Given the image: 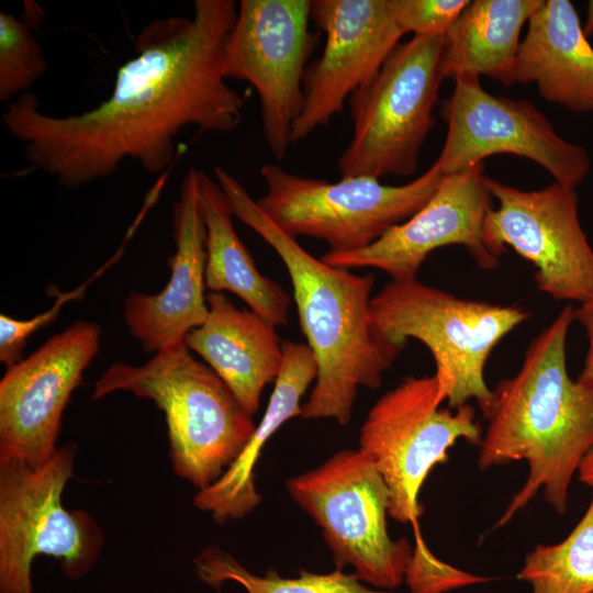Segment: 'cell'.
<instances>
[{
	"instance_id": "obj_28",
	"label": "cell",
	"mask_w": 593,
	"mask_h": 593,
	"mask_svg": "<svg viewBox=\"0 0 593 593\" xmlns=\"http://www.w3.org/2000/svg\"><path fill=\"white\" fill-rule=\"evenodd\" d=\"M66 301V296H59L58 302L49 311L31 320H16L5 314L0 315V361L7 368L23 359L22 353L27 338L34 332L51 323L58 314L60 305Z\"/></svg>"
},
{
	"instance_id": "obj_27",
	"label": "cell",
	"mask_w": 593,
	"mask_h": 593,
	"mask_svg": "<svg viewBox=\"0 0 593 593\" xmlns=\"http://www.w3.org/2000/svg\"><path fill=\"white\" fill-rule=\"evenodd\" d=\"M469 0H390L394 19L404 34L445 35Z\"/></svg>"
},
{
	"instance_id": "obj_1",
	"label": "cell",
	"mask_w": 593,
	"mask_h": 593,
	"mask_svg": "<svg viewBox=\"0 0 593 593\" xmlns=\"http://www.w3.org/2000/svg\"><path fill=\"white\" fill-rule=\"evenodd\" d=\"M237 9L234 0H195L191 16L148 22L108 99L53 115L29 91L7 104L4 127L32 167L67 188L108 178L125 160L164 172L184 128L231 132L242 122L245 100L227 85L223 59Z\"/></svg>"
},
{
	"instance_id": "obj_25",
	"label": "cell",
	"mask_w": 593,
	"mask_h": 593,
	"mask_svg": "<svg viewBox=\"0 0 593 593\" xmlns=\"http://www.w3.org/2000/svg\"><path fill=\"white\" fill-rule=\"evenodd\" d=\"M35 4H29V18L0 12V101L7 104L29 92L49 67L32 31L33 16L40 14Z\"/></svg>"
},
{
	"instance_id": "obj_12",
	"label": "cell",
	"mask_w": 593,
	"mask_h": 593,
	"mask_svg": "<svg viewBox=\"0 0 593 593\" xmlns=\"http://www.w3.org/2000/svg\"><path fill=\"white\" fill-rule=\"evenodd\" d=\"M497 201L482 237L500 257L512 248L535 268L537 289L559 301L583 302L593 293V248L582 228L573 188L553 182L522 190L484 176Z\"/></svg>"
},
{
	"instance_id": "obj_13",
	"label": "cell",
	"mask_w": 593,
	"mask_h": 593,
	"mask_svg": "<svg viewBox=\"0 0 593 593\" xmlns=\"http://www.w3.org/2000/svg\"><path fill=\"white\" fill-rule=\"evenodd\" d=\"M454 81L440 109L448 127L435 164L444 176L506 154L533 160L566 187L574 189L586 177L591 163L585 148L562 138L533 102L491 94L475 76Z\"/></svg>"
},
{
	"instance_id": "obj_9",
	"label": "cell",
	"mask_w": 593,
	"mask_h": 593,
	"mask_svg": "<svg viewBox=\"0 0 593 593\" xmlns=\"http://www.w3.org/2000/svg\"><path fill=\"white\" fill-rule=\"evenodd\" d=\"M260 176L267 186L256 200L261 211L291 237L321 239L333 254L363 249L409 220L430 200L444 177L435 163L401 186L368 177L329 182L277 164L264 165Z\"/></svg>"
},
{
	"instance_id": "obj_14",
	"label": "cell",
	"mask_w": 593,
	"mask_h": 593,
	"mask_svg": "<svg viewBox=\"0 0 593 593\" xmlns=\"http://www.w3.org/2000/svg\"><path fill=\"white\" fill-rule=\"evenodd\" d=\"M101 328L78 321L53 335L0 380V458L36 467L57 449L63 412L100 349Z\"/></svg>"
},
{
	"instance_id": "obj_2",
	"label": "cell",
	"mask_w": 593,
	"mask_h": 593,
	"mask_svg": "<svg viewBox=\"0 0 593 593\" xmlns=\"http://www.w3.org/2000/svg\"><path fill=\"white\" fill-rule=\"evenodd\" d=\"M574 309L566 305L529 343L518 371L502 379L480 409L486 428L479 468L528 465V477L495 527L510 523L539 491L558 514H566L572 479L593 449V380H572L567 369Z\"/></svg>"
},
{
	"instance_id": "obj_20",
	"label": "cell",
	"mask_w": 593,
	"mask_h": 593,
	"mask_svg": "<svg viewBox=\"0 0 593 593\" xmlns=\"http://www.w3.org/2000/svg\"><path fill=\"white\" fill-rule=\"evenodd\" d=\"M284 360L265 414L239 457L193 503L220 524L249 514L261 501L255 467L269 438L290 418L302 415L301 399L317 377V362L307 344L283 343Z\"/></svg>"
},
{
	"instance_id": "obj_22",
	"label": "cell",
	"mask_w": 593,
	"mask_h": 593,
	"mask_svg": "<svg viewBox=\"0 0 593 593\" xmlns=\"http://www.w3.org/2000/svg\"><path fill=\"white\" fill-rule=\"evenodd\" d=\"M199 195L206 228V288L233 292L276 327L288 324L290 296L279 283L259 272L233 226L234 214L225 193L202 170Z\"/></svg>"
},
{
	"instance_id": "obj_6",
	"label": "cell",
	"mask_w": 593,
	"mask_h": 593,
	"mask_svg": "<svg viewBox=\"0 0 593 593\" xmlns=\"http://www.w3.org/2000/svg\"><path fill=\"white\" fill-rule=\"evenodd\" d=\"M77 450L76 443L57 447L36 467L0 458V593H32V563L41 555L57 559L72 580L98 561L101 527L85 510L61 503Z\"/></svg>"
},
{
	"instance_id": "obj_8",
	"label": "cell",
	"mask_w": 593,
	"mask_h": 593,
	"mask_svg": "<svg viewBox=\"0 0 593 593\" xmlns=\"http://www.w3.org/2000/svg\"><path fill=\"white\" fill-rule=\"evenodd\" d=\"M286 485L321 528L338 570L350 566L361 582L380 590L404 582L413 548L388 533L389 490L367 454L343 449Z\"/></svg>"
},
{
	"instance_id": "obj_31",
	"label": "cell",
	"mask_w": 593,
	"mask_h": 593,
	"mask_svg": "<svg viewBox=\"0 0 593 593\" xmlns=\"http://www.w3.org/2000/svg\"><path fill=\"white\" fill-rule=\"evenodd\" d=\"M583 32L586 37L593 35V0L588 2L586 20L583 25Z\"/></svg>"
},
{
	"instance_id": "obj_17",
	"label": "cell",
	"mask_w": 593,
	"mask_h": 593,
	"mask_svg": "<svg viewBox=\"0 0 593 593\" xmlns=\"http://www.w3.org/2000/svg\"><path fill=\"white\" fill-rule=\"evenodd\" d=\"M175 254L168 259L170 277L156 294L131 292L124 318L146 353L183 342L209 313L205 294L206 228L199 195V169L190 168L174 205Z\"/></svg>"
},
{
	"instance_id": "obj_23",
	"label": "cell",
	"mask_w": 593,
	"mask_h": 593,
	"mask_svg": "<svg viewBox=\"0 0 593 593\" xmlns=\"http://www.w3.org/2000/svg\"><path fill=\"white\" fill-rule=\"evenodd\" d=\"M517 578L533 593H593V493L571 533L558 544L536 545Z\"/></svg>"
},
{
	"instance_id": "obj_5",
	"label": "cell",
	"mask_w": 593,
	"mask_h": 593,
	"mask_svg": "<svg viewBox=\"0 0 593 593\" xmlns=\"http://www.w3.org/2000/svg\"><path fill=\"white\" fill-rule=\"evenodd\" d=\"M379 332L405 347L423 343L435 361L439 398L449 409L474 399L482 409L491 399L486 361L497 344L529 318L517 305L456 296L418 279L390 280L371 299Z\"/></svg>"
},
{
	"instance_id": "obj_3",
	"label": "cell",
	"mask_w": 593,
	"mask_h": 593,
	"mask_svg": "<svg viewBox=\"0 0 593 593\" xmlns=\"http://www.w3.org/2000/svg\"><path fill=\"white\" fill-rule=\"evenodd\" d=\"M214 176L234 216L273 248L290 276L300 326L317 362L301 416L348 424L358 390L378 389L404 348L388 340L374 324L373 275H356L312 256L261 211L232 174L215 166Z\"/></svg>"
},
{
	"instance_id": "obj_24",
	"label": "cell",
	"mask_w": 593,
	"mask_h": 593,
	"mask_svg": "<svg viewBox=\"0 0 593 593\" xmlns=\"http://www.w3.org/2000/svg\"><path fill=\"white\" fill-rule=\"evenodd\" d=\"M199 578L219 589L226 581H234L245 593H393L370 589L353 573L335 570L317 574L301 570L298 578H282L273 569L264 577L250 573L234 557L215 546L205 548L194 560Z\"/></svg>"
},
{
	"instance_id": "obj_10",
	"label": "cell",
	"mask_w": 593,
	"mask_h": 593,
	"mask_svg": "<svg viewBox=\"0 0 593 593\" xmlns=\"http://www.w3.org/2000/svg\"><path fill=\"white\" fill-rule=\"evenodd\" d=\"M436 377H406L369 410L359 434V449L373 461L390 495L389 516L418 524V497L432 469L448 461L460 439L480 446L483 430L474 409H440Z\"/></svg>"
},
{
	"instance_id": "obj_16",
	"label": "cell",
	"mask_w": 593,
	"mask_h": 593,
	"mask_svg": "<svg viewBox=\"0 0 593 593\" xmlns=\"http://www.w3.org/2000/svg\"><path fill=\"white\" fill-rule=\"evenodd\" d=\"M483 163L446 175L430 200L405 222L392 227L370 246L344 254L326 253L322 259L334 267L376 268L391 280L417 279L427 256L437 248L460 245L482 270L500 261L482 237L493 198L484 184Z\"/></svg>"
},
{
	"instance_id": "obj_18",
	"label": "cell",
	"mask_w": 593,
	"mask_h": 593,
	"mask_svg": "<svg viewBox=\"0 0 593 593\" xmlns=\"http://www.w3.org/2000/svg\"><path fill=\"white\" fill-rule=\"evenodd\" d=\"M206 299L205 321L190 331L183 343L254 415L265 387L276 381L283 365L277 327L251 310L237 309L222 292H211Z\"/></svg>"
},
{
	"instance_id": "obj_4",
	"label": "cell",
	"mask_w": 593,
	"mask_h": 593,
	"mask_svg": "<svg viewBox=\"0 0 593 593\" xmlns=\"http://www.w3.org/2000/svg\"><path fill=\"white\" fill-rule=\"evenodd\" d=\"M183 342L134 366L115 362L94 382L91 399L127 391L165 414L174 472L202 491L239 457L256 424L222 379Z\"/></svg>"
},
{
	"instance_id": "obj_7",
	"label": "cell",
	"mask_w": 593,
	"mask_h": 593,
	"mask_svg": "<svg viewBox=\"0 0 593 593\" xmlns=\"http://www.w3.org/2000/svg\"><path fill=\"white\" fill-rule=\"evenodd\" d=\"M444 44L445 35L399 43L377 75L350 96L353 136L337 161L342 178L415 171L435 124Z\"/></svg>"
},
{
	"instance_id": "obj_19",
	"label": "cell",
	"mask_w": 593,
	"mask_h": 593,
	"mask_svg": "<svg viewBox=\"0 0 593 593\" xmlns=\"http://www.w3.org/2000/svg\"><path fill=\"white\" fill-rule=\"evenodd\" d=\"M527 24L514 83H534L548 102L593 112V47L572 2L542 0Z\"/></svg>"
},
{
	"instance_id": "obj_26",
	"label": "cell",
	"mask_w": 593,
	"mask_h": 593,
	"mask_svg": "<svg viewBox=\"0 0 593 593\" xmlns=\"http://www.w3.org/2000/svg\"><path fill=\"white\" fill-rule=\"evenodd\" d=\"M413 528L415 546L404 578L411 593H447L490 580L440 561L425 545L418 524Z\"/></svg>"
},
{
	"instance_id": "obj_15",
	"label": "cell",
	"mask_w": 593,
	"mask_h": 593,
	"mask_svg": "<svg viewBox=\"0 0 593 593\" xmlns=\"http://www.w3.org/2000/svg\"><path fill=\"white\" fill-rule=\"evenodd\" d=\"M311 20L324 32L325 45L304 72V103L293 124V143L343 112L404 35L390 0H311Z\"/></svg>"
},
{
	"instance_id": "obj_29",
	"label": "cell",
	"mask_w": 593,
	"mask_h": 593,
	"mask_svg": "<svg viewBox=\"0 0 593 593\" xmlns=\"http://www.w3.org/2000/svg\"><path fill=\"white\" fill-rule=\"evenodd\" d=\"M574 309V321L584 328L588 348L579 379L593 380V293Z\"/></svg>"
},
{
	"instance_id": "obj_30",
	"label": "cell",
	"mask_w": 593,
	"mask_h": 593,
	"mask_svg": "<svg viewBox=\"0 0 593 593\" xmlns=\"http://www.w3.org/2000/svg\"><path fill=\"white\" fill-rule=\"evenodd\" d=\"M578 479L583 484L593 489V449L585 456L579 471Z\"/></svg>"
},
{
	"instance_id": "obj_11",
	"label": "cell",
	"mask_w": 593,
	"mask_h": 593,
	"mask_svg": "<svg viewBox=\"0 0 593 593\" xmlns=\"http://www.w3.org/2000/svg\"><path fill=\"white\" fill-rule=\"evenodd\" d=\"M311 0H242L224 48L226 78L256 90L262 134L276 160L293 143L304 103L303 78L316 37L310 32Z\"/></svg>"
},
{
	"instance_id": "obj_21",
	"label": "cell",
	"mask_w": 593,
	"mask_h": 593,
	"mask_svg": "<svg viewBox=\"0 0 593 593\" xmlns=\"http://www.w3.org/2000/svg\"><path fill=\"white\" fill-rule=\"evenodd\" d=\"M542 0H474L445 34L444 79L486 76L510 87L519 35Z\"/></svg>"
}]
</instances>
